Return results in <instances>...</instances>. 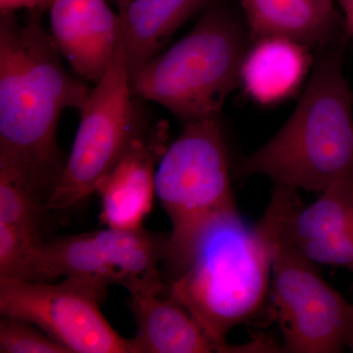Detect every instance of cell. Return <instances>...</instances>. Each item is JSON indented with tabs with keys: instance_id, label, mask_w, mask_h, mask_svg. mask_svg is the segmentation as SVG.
<instances>
[{
	"instance_id": "obj_4",
	"label": "cell",
	"mask_w": 353,
	"mask_h": 353,
	"mask_svg": "<svg viewBox=\"0 0 353 353\" xmlns=\"http://www.w3.org/2000/svg\"><path fill=\"white\" fill-rule=\"evenodd\" d=\"M248 41L246 26L214 0L187 36L132 77V94L185 123L219 117L227 97L240 85Z\"/></svg>"
},
{
	"instance_id": "obj_17",
	"label": "cell",
	"mask_w": 353,
	"mask_h": 353,
	"mask_svg": "<svg viewBox=\"0 0 353 353\" xmlns=\"http://www.w3.org/2000/svg\"><path fill=\"white\" fill-rule=\"evenodd\" d=\"M43 210L41 197L13 174L0 169V224L38 233V215Z\"/></svg>"
},
{
	"instance_id": "obj_6",
	"label": "cell",
	"mask_w": 353,
	"mask_h": 353,
	"mask_svg": "<svg viewBox=\"0 0 353 353\" xmlns=\"http://www.w3.org/2000/svg\"><path fill=\"white\" fill-rule=\"evenodd\" d=\"M170 234L150 233L143 228L108 229L41 241L28 254L20 278L51 282L76 279L108 289L126 288L130 294H167L158 265L168 252Z\"/></svg>"
},
{
	"instance_id": "obj_7",
	"label": "cell",
	"mask_w": 353,
	"mask_h": 353,
	"mask_svg": "<svg viewBox=\"0 0 353 353\" xmlns=\"http://www.w3.org/2000/svg\"><path fill=\"white\" fill-rule=\"evenodd\" d=\"M132 92L124 39L110 66L90 90L73 148L43 210H67L94 194L132 139L146 126Z\"/></svg>"
},
{
	"instance_id": "obj_20",
	"label": "cell",
	"mask_w": 353,
	"mask_h": 353,
	"mask_svg": "<svg viewBox=\"0 0 353 353\" xmlns=\"http://www.w3.org/2000/svg\"><path fill=\"white\" fill-rule=\"evenodd\" d=\"M54 0H0V12H16L20 9L43 12Z\"/></svg>"
},
{
	"instance_id": "obj_10",
	"label": "cell",
	"mask_w": 353,
	"mask_h": 353,
	"mask_svg": "<svg viewBox=\"0 0 353 353\" xmlns=\"http://www.w3.org/2000/svg\"><path fill=\"white\" fill-rule=\"evenodd\" d=\"M50 37L79 78L97 83L106 73L122 38L119 14L105 0H54Z\"/></svg>"
},
{
	"instance_id": "obj_15",
	"label": "cell",
	"mask_w": 353,
	"mask_h": 353,
	"mask_svg": "<svg viewBox=\"0 0 353 353\" xmlns=\"http://www.w3.org/2000/svg\"><path fill=\"white\" fill-rule=\"evenodd\" d=\"M131 309L138 325L136 353H206L217 348L178 301L167 294H131Z\"/></svg>"
},
{
	"instance_id": "obj_3",
	"label": "cell",
	"mask_w": 353,
	"mask_h": 353,
	"mask_svg": "<svg viewBox=\"0 0 353 353\" xmlns=\"http://www.w3.org/2000/svg\"><path fill=\"white\" fill-rule=\"evenodd\" d=\"M343 46L318 52L294 113L270 141L241 160L238 178L265 176L275 185L322 194L353 182V90Z\"/></svg>"
},
{
	"instance_id": "obj_12",
	"label": "cell",
	"mask_w": 353,
	"mask_h": 353,
	"mask_svg": "<svg viewBox=\"0 0 353 353\" xmlns=\"http://www.w3.org/2000/svg\"><path fill=\"white\" fill-rule=\"evenodd\" d=\"M297 201L283 221L282 236L314 263L353 273V182L340 181L315 202Z\"/></svg>"
},
{
	"instance_id": "obj_5",
	"label": "cell",
	"mask_w": 353,
	"mask_h": 353,
	"mask_svg": "<svg viewBox=\"0 0 353 353\" xmlns=\"http://www.w3.org/2000/svg\"><path fill=\"white\" fill-rule=\"evenodd\" d=\"M155 192L173 227L163 261L173 281L215 227L241 219L232 192L220 116L185 123L160 159Z\"/></svg>"
},
{
	"instance_id": "obj_14",
	"label": "cell",
	"mask_w": 353,
	"mask_h": 353,
	"mask_svg": "<svg viewBox=\"0 0 353 353\" xmlns=\"http://www.w3.org/2000/svg\"><path fill=\"white\" fill-rule=\"evenodd\" d=\"M132 77L157 57L174 32L214 0H115Z\"/></svg>"
},
{
	"instance_id": "obj_16",
	"label": "cell",
	"mask_w": 353,
	"mask_h": 353,
	"mask_svg": "<svg viewBox=\"0 0 353 353\" xmlns=\"http://www.w3.org/2000/svg\"><path fill=\"white\" fill-rule=\"evenodd\" d=\"M252 43L241 67V83L246 94L262 105L285 101L296 92L308 72V48L285 38L262 39Z\"/></svg>"
},
{
	"instance_id": "obj_13",
	"label": "cell",
	"mask_w": 353,
	"mask_h": 353,
	"mask_svg": "<svg viewBox=\"0 0 353 353\" xmlns=\"http://www.w3.org/2000/svg\"><path fill=\"white\" fill-rule=\"evenodd\" d=\"M241 4L252 43L285 38L321 52L348 39L334 0H241Z\"/></svg>"
},
{
	"instance_id": "obj_11",
	"label": "cell",
	"mask_w": 353,
	"mask_h": 353,
	"mask_svg": "<svg viewBox=\"0 0 353 353\" xmlns=\"http://www.w3.org/2000/svg\"><path fill=\"white\" fill-rule=\"evenodd\" d=\"M167 127L159 122L145 126L132 139L112 170L97 183L101 199V220L109 228L134 230L152 208L155 165L166 150Z\"/></svg>"
},
{
	"instance_id": "obj_18",
	"label": "cell",
	"mask_w": 353,
	"mask_h": 353,
	"mask_svg": "<svg viewBox=\"0 0 353 353\" xmlns=\"http://www.w3.org/2000/svg\"><path fill=\"white\" fill-rule=\"evenodd\" d=\"M1 353H70L31 322L12 316L0 319Z\"/></svg>"
},
{
	"instance_id": "obj_1",
	"label": "cell",
	"mask_w": 353,
	"mask_h": 353,
	"mask_svg": "<svg viewBox=\"0 0 353 353\" xmlns=\"http://www.w3.org/2000/svg\"><path fill=\"white\" fill-rule=\"evenodd\" d=\"M27 12L0 14V169L46 203L67 160L57 143L60 117L65 109L81 112L90 90L67 72L43 12Z\"/></svg>"
},
{
	"instance_id": "obj_9",
	"label": "cell",
	"mask_w": 353,
	"mask_h": 353,
	"mask_svg": "<svg viewBox=\"0 0 353 353\" xmlns=\"http://www.w3.org/2000/svg\"><path fill=\"white\" fill-rule=\"evenodd\" d=\"M106 290L76 279L60 284L0 278V313L31 322L70 353H136L101 311Z\"/></svg>"
},
{
	"instance_id": "obj_21",
	"label": "cell",
	"mask_w": 353,
	"mask_h": 353,
	"mask_svg": "<svg viewBox=\"0 0 353 353\" xmlns=\"http://www.w3.org/2000/svg\"><path fill=\"white\" fill-rule=\"evenodd\" d=\"M345 19L348 39L353 38V0H338Z\"/></svg>"
},
{
	"instance_id": "obj_8",
	"label": "cell",
	"mask_w": 353,
	"mask_h": 353,
	"mask_svg": "<svg viewBox=\"0 0 353 353\" xmlns=\"http://www.w3.org/2000/svg\"><path fill=\"white\" fill-rule=\"evenodd\" d=\"M315 264L280 234L271 281L273 317L283 336L280 352H353V305Z\"/></svg>"
},
{
	"instance_id": "obj_2",
	"label": "cell",
	"mask_w": 353,
	"mask_h": 353,
	"mask_svg": "<svg viewBox=\"0 0 353 353\" xmlns=\"http://www.w3.org/2000/svg\"><path fill=\"white\" fill-rule=\"evenodd\" d=\"M296 190L275 185L266 212L254 226L243 219L215 227L197 248L189 266L170 281L167 294L178 301L217 348V352H266L264 338L243 345L227 343L229 332L263 307L272 279L274 245L283 221L296 203Z\"/></svg>"
},
{
	"instance_id": "obj_19",
	"label": "cell",
	"mask_w": 353,
	"mask_h": 353,
	"mask_svg": "<svg viewBox=\"0 0 353 353\" xmlns=\"http://www.w3.org/2000/svg\"><path fill=\"white\" fill-rule=\"evenodd\" d=\"M39 243V234L0 224V278H20L28 254Z\"/></svg>"
}]
</instances>
